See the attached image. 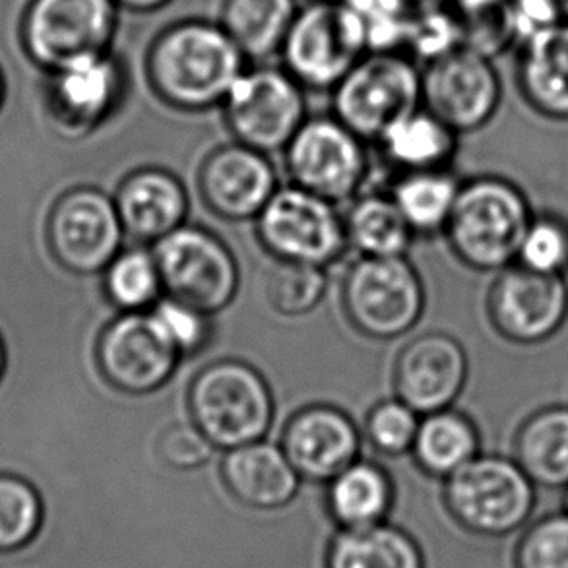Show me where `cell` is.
I'll return each mask as SVG.
<instances>
[{
    "instance_id": "cell-1",
    "label": "cell",
    "mask_w": 568,
    "mask_h": 568,
    "mask_svg": "<svg viewBox=\"0 0 568 568\" xmlns=\"http://www.w3.org/2000/svg\"><path fill=\"white\" fill-rule=\"evenodd\" d=\"M248 67L220 22L186 18L155 33L144 57L148 85L168 108L204 113L222 108Z\"/></svg>"
},
{
    "instance_id": "cell-2",
    "label": "cell",
    "mask_w": 568,
    "mask_h": 568,
    "mask_svg": "<svg viewBox=\"0 0 568 568\" xmlns=\"http://www.w3.org/2000/svg\"><path fill=\"white\" fill-rule=\"evenodd\" d=\"M186 409L191 422L223 453L268 437L276 419L268 381L243 359H217L202 367L189 384Z\"/></svg>"
},
{
    "instance_id": "cell-3",
    "label": "cell",
    "mask_w": 568,
    "mask_h": 568,
    "mask_svg": "<svg viewBox=\"0 0 568 568\" xmlns=\"http://www.w3.org/2000/svg\"><path fill=\"white\" fill-rule=\"evenodd\" d=\"M369 51L367 26L346 0H307L280 59L308 92H332Z\"/></svg>"
},
{
    "instance_id": "cell-4",
    "label": "cell",
    "mask_w": 568,
    "mask_h": 568,
    "mask_svg": "<svg viewBox=\"0 0 568 568\" xmlns=\"http://www.w3.org/2000/svg\"><path fill=\"white\" fill-rule=\"evenodd\" d=\"M331 93L332 115L378 144L392 124L423 108L422 67L406 51H369Z\"/></svg>"
},
{
    "instance_id": "cell-5",
    "label": "cell",
    "mask_w": 568,
    "mask_h": 568,
    "mask_svg": "<svg viewBox=\"0 0 568 568\" xmlns=\"http://www.w3.org/2000/svg\"><path fill=\"white\" fill-rule=\"evenodd\" d=\"M305 88L284 69L251 62L222 103L233 139L264 154L284 152L307 121Z\"/></svg>"
},
{
    "instance_id": "cell-6",
    "label": "cell",
    "mask_w": 568,
    "mask_h": 568,
    "mask_svg": "<svg viewBox=\"0 0 568 568\" xmlns=\"http://www.w3.org/2000/svg\"><path fill=\"white\" fill-rule=\"evenodd\" d=\"M342 307L365 338H402L419 323L425 308L422 277L406 256H357L342 282Z\"/></svg>"
},
{
    "instance_id": "cell-7",
    "label": "cell",
    "mask_w": 568,
    "mask_h": 568,
    "mask_svg": "<svg viewBox=\"0 0 568 568\" xmlns=\"http://www.w3.org/2000/svg\"><path fill=\"white\" fill-rule=\"evenodd\" d=\"M254 223L261 245L276 261L328 270L349 248L338 204L301 186L277 189Z\"/></svg>"
},
{
    "instance_id": "cell-8",
    "label": "cell",
    "mask_w": 568,
    "mask_h": 568,
    "mask_svg": "<svg viewBox=\"0 0 568 568\" xmlns=\"http://www.w3.org/2000/svg\"><path fill=\"white\" fill-rule=\"evenodd\" d=\"M163 295L206 315H220L235 301L241 272L235 254L212 231L185 223L152 245Z\"/></svg>"
},
{
    "instance_id": "cell-9",
    "label": "cell",
    "mask_w": 568,
    "mask_h": 568,
    "mask_svg": "<svg viewBox=\"0 0 568 568\" xmlns=\"http://www.w3.org/2000/svg\"><path fill=\"white\" fill-rule=\"evenodd\" d=\"M445 503L464 530L507 538L530 520L534 487L526 471L500 458H471L446 477Z\"/></svg>"
},
{
    "instance_id": "cell-10",
    "label": "cell",
    "mask_w": 568,
    "mask_h": 568,
    "mask_svg": "<svg viewBox=\"0 0 568 568\" xmlns=\"http://www.w3.org/2000/svg\"><path fill=\"white\" fill-rule=\"evenodd\" d=\"M115 0H31L23 18V43L47 72L82 57L115 49Z\"/></svg>"
},
{
    "instance_id": "cell-11",
    "label": "cell",
    "mask_w": 568,
    "mask_h": 568,
    "mask_svg": "<svg viewBox=\"0 0 568 568\" xmlns=\"http://www.w3.org/2000/svg\"><path fill=\"white\" fill-rule=\"evenodd\" d=\"M367 142L334 115L308 116L284 150L292 185L342 204L362 191L369 171Z\"/></svg>"
},
{
    "instance_id": "cell-12",
    "label": "cell",
    "mask_w": 568,
    "mask_h": 568,
    "mask_svg": "<svg viewBox=\"0 0 568 568\" xmlns=\"http://www.w3.org/2000/svg\"><path fill=\"white\" fill-rule=\"evenodd\" d=\"M126 237L115 199L95 186H77L59 196L47 220V245L70 274H103Z\"/></svg>"
},
{
    "instance_id": "cell-13",
    "label": "cell",
    "mask_w": 568,
    "mask_h": 568,
    "mask_svg": "<svg viewBox=\"0 0 568 568\" xmlns=\"http://www.w3.org/2000/svg\"><path fill=\"white\" fill-rule=\"evenodd\" d=\"M454 253L476 268H497L523 245L526 212L513 189L477 181L458 191L446 223Z\"/></svg>"
},
{
    "instance_id": "cell-14",
    "label": "cell",
    "mask_w": 568,
    "mask_h": 568,
    "mask_svg": "<svg viewBox=\"0 0 568 568\" xmlns=\"http://www.w3.org/2000/svg\"><path fill=\"white\" fill-rule=\"evenodd\" d=\"M129 74L121 54L82 57L47 74L45 116L64 136H84L123 103Z\"/></svg>"
},
{
    "instance_id": "cell-15",
    "label": "cell",
    "mask_w": 568,
    "mask_h": 568,
    "mask_svg": "<svg viewBox=\"0 0 568 568\" xmlns=\"http://www.w3.org/2000/svg\"><path fill=\"white\" fill-rule=\"evenodd\" d=\"M181 359L150 313H121L101 331L95 344L101 377L126 396L162 390Z\"/></svg>"
},
{
    "instance_id": "cell-16",
    "label": "cell",
    "mask_w": 568,
    "mask_h": 568,
    "mask_svg": "<svg viewBox=\"0 0 568 568\" xmlns=\"http://www.w3.org/2000/svg\"><path fill=\"white\" fill-rule=\"evenodd\" d=\"M423 108L454 132L474 131L499 101L497 72L484 54L458 45L422 67Z\"/></svg>"
},
{
    "instance_id": "cell-17",
    "label": "cell",
    "mask_w": 568,
    "mask_h": 568,
    "mask_svg": "<svg viewBox=\"0 0 568 568\" xmlns=\"http://www.w3.org/2000/svg\"><path fill=\"white\" fill-rule=\"evenodd\" d=\"M363 435L354 417L332 404L300 407L285 422L280 446L301 479L328 484L362 458Z\"/></svg>"
},
{
    "instance_id": "cell-18",
    "label": "cell",
    "mask_w": 568,
    "mask_h": 568,
    "mask_svg": "<svg viewBox=\"0 0 568 568\" xmlns=\"http://www.w3.org/2000/svg\"><path fill=\"white\" fill-rule=\"evenodd\" d=\"M277 189L276 168L268 154L237 140L214 148L200 165L202 202L225 222H254Z\"/></svg>"
},
{
    "instance_id": "cell-19",
    "label": "cell",
    "mask_w": 568,
    "mask_h": 568,
    "mask_svg": "<svg viewBox=\"0 0 568 568\" xmlns=\"http://www.w3.org/2000/svg\"><path fill=\"white\" fill-rule=\"evenodd\" d=\"M468 373L466 354L443 332H427L407 342L394 363V396L419 415L453 406Z\"/></svg>"
},
{
    "instance_id": "cell-20",
    "label": "cell",
    "mask_w": 568,
    "mask_h": 568,
    "mask_svg": "<svg viewBox=\"0 0 568 568\" xmlns=\"http://www.w3.org/2000/svg\"><path fill=\"white\" fill-rule=\"evenodd\" d=\"M113 199L126 237L144 245H155L185 225L191 210L183 181L162 168L132 171L119 183Z\"/></svg>"
},
{
    "instance_id": "cell-21",
    "label": "cell",
    "mask_w": 568,
    "mask_h": 568,
    "mask_svg": "<svg viewBox=\"0 0 568 568\" xmlns=\"http://www.w3.org/2000/svg\"><path fill=\"white\" fill-rule=\"evenodd\" d=\"M222 479L227 491L245 507L276 510L300 491L301 477L282 446L266 438L223 453Z\"/></svg>"
},
{
    "instance_id": "cell-22",
    "label": "cell",
    "mask_w": 568,
    "mask_h": 568,
    "mask_svg": "<svg viewBox=\"0 0 568 568\" xmlns=\"http://www.w3.org/2000/svg\"><path fill=\"white\" fill-rule=\"evenodd\" d=\"M567 292L551 274L510 272L500 280L493 308L499 326L518 338H539L561 323Z\"/></svg>"
},
{
    "instance_id": "cell-23",
    "label": "cell",
    "mask_w": 568,
    "mask_h": 568,
    "mask_svg": "<svg viewBox=\"0 0 568 568\" xmlns=\"http://www.w3.org/2000/svg\"><path fill=\"white\" fill-rule=\"evenodd\" d=\"M300 0H223L217 22L248 62L280 54L300 12Z\"/></svg>"
},
{
    "instance_id": "cell-24",
    "label": "cell",
    "mask_w": 568,
    "mask_h": 568,
    "mask_svg": "<svg viewBox=\"0 0 568 568\" xmlns=\"http://www.w3.org/2000/svg\"><path fill=\"white\" fill-rule=\"evenodd\" d=\"M344 223L347 245L357 256H406L414 241V230L399 212L390 192H371L357 196L344 215Z\"/></svg>"
},
{
    "instance_id": "cell-25",
    "label": "cell",
    "mask_w": 568,
    "mask_h": 568,
    "mask_svg": "<svg viewBox=\"0 0 568 568\" xmlns=\"http://www.w3.org/2000/svg\"><path fill=\"white\" fill-rule=\"evenodd\" d=\"M326 500L344 528H362L384 523L394 503V484L386 469L359 458L328 481Z\"/></svg>"
},
{
    "instance_id": "cell-26",
    "label": "cell",
    "mask_w": 568,
    "mask_h": 568,
    "mask_svg": "<svg viewBox=\"0 0 568 568\" xmlns=\"http://www.w3.org/2000/svg\"><path fill=\"white\" fill-rule=\"evenodd\" d=\"M328 568H425L422 549L390 524L344 528L332 541Z\"/></svg>"
},
{
    "instance_id": "cell-27",
    "label": "cell",
    "mask_w": 568,
    "mask_h": 568,
    "mask_svg": "<svg viewBox=\"0 0 568 568\" xmlns=\"http://www.w3.org/2000/svg\"><path fill=\"white\" fill-rule=\"evenodd\" d=\"M377 146L384 160L402 173L437 171L453 154L454 131L422 108L392 124Z\"/></svg>"
},
{
    "instance_id": "cell-28",
    "label": "cell",
    "mask_w": 568,
    "mask_h": 568,
    "mask_svg": "<svg viewBox=\"0 0 568 568\" xmlns=\"http://www.w3.org/2000/svg\"><path fill=\"white\" fill-rule=\"evenodd\" d=\"M523 80L530 100L549 115L568 116V22L526 43Z\"/></svg>"
},
{
    "instance_id": "cell-29",
    "label": "cell",
    "mask_w": 568,
    "mask_h": 568,
    "mask_svg": "<svg viewBox=\"0 0 568 568\" xmlns=\"http://www.w3.org/2000/svg\"><path fill=\"white\" fill-rule=\"evenodd\" d=\"M476 450L477 437L471 423L446 407L423 417L412 454L425 474L448 477L476 458Z\"/></svg>"
},
{
    "instance_id": "cell-30",
    "label": "cell",
    "mask_w": 568,
    "mask_h": 568,
    "mask_svg": "<svg viewBox=\"0 0 568 568\" xmlns=\"http://www.w3.org/2000/svg\"><path fill=\"white\" fill-rule=\"evenodd\" d=\"M390 196L414 233H435L450 220L458 186L438 170L414 171L402 173Z\"/></svg>"
},
{
    "instance_id": "cell-31",
    "label": "cell",
    "mask_w": 568,
    "mask_h": 568,
    "mask_svg": "<svg viewBox=\"0 0 568 568\" xmlns=\"http://www.w3.org/2000/svg\"><path fill=\"white\" fill-rule=\"evenodd\" d=\"M103 292L121 313H148L163 297L152 248L121 251L103 272Z\"/></svg>"
},
{
    "instance_id": "cell-32",
    "label": "cell",
    "mask_w": 568,
    "mask_h": 568,
    "mask_svg": "<svg viewBox=\"0 0 568 568\" xmlns=\"http://www.w3.org/2000/svg\"><path fill=\"white\" fill-rule=\"evenodd\" d=\"M520 462L526 476L536 484L568 485V412H547L526 427Z\"/></svg>"
},
{
    "instance_id": "cell-33",
    "label": "cell",
    "mask_w": 568,
    "mask_h": 568,
    "mask_svg": "<svg viewBox=\"0 0 568 568\" xmlns=\"http://www.w3.org/2000/svg\"><path fill=\"white\" fill-rule=\"evenodd\" d=\"M328 292L326 268L276 261L266 277V301L277 315L307 316L318 308Z\"/></svg>"
},
{
    "instance_id": "cell-34",
    "label": "cell",
    "mask_w": 568,
    "mask_h": 568,
    "mask_svg": "<svg viewBox=\"0 0 568 568\" xmlns=\"http://www.w3.org/2000/svg\"><path fill=\"white\" fill-rule=\"evenodd\" d=\"M43 524L38 489L14 474H0V554H14L36 539Z\"/></svg>"
},
{
    "instance_id": "cell-35",
    "label": "cell",
    "mask_w": 568,
    "mask_h": 568,
    "mask_svg": "<svg viewBox=\"0 0 568 568\" xmlns=\"http://www.w3.org/2000/svg\"><path fill=\"white\" fill-rule=\"evenodd\" d=\"M419 423V414L406 402L396 396L381 399L367 414L365 437L378 454L399 458L412 454Z\"/></svg>"
},
{
    "instance_id": "cell-36",
    "label": "cell",
    "mask_w": 568,
    "mask_h": 568,
    "mask_svg": "<svg viewBox=\"0 0 568 568\" xmlns=\"http://www.w3.org/2000/svg\"><path fill=\"white\" fill-rule=\"evenodd\" d=\"M163 336L170 339L171 346L178 349L181 357L194 355L206 349L207 342L214 334V316L206 315L200 308L191 307L183 301L163 295L154 307L148 311Z\"/></svg>"
},
{
    "instance_id": "cell-37",
    "label": "cell",
    "mask_w": 568,
    "mask_h": 568,
    "mask_svg": "<svg viewBox=\"0 0 568 568\" xmlns=\"http://www.w3.org/2000/svg\"><path fill=\"white\" fill-rule=\"evenodd\" d=\"M515 568H568V515L534 524L516 546Z\"/></svg>"
},
{
    "instance_id": "cell-38",
    "label": "cell",
    "mask_w": 568,
    "mask_h": 568,
    "mask_svg": "<svg viewBox=\"0 0 568 568\" xmlns=\"http://www.w3.org/2000/svg\"><path fill=\"white\" fill-rule=\"evenodd\" d=\"M458 28H460V45L468 47L484 57H491L515 39L510 14H508V0L499 7L460 12L456 10Z\"/></svg>"
},
{
    "instance_id": "cell-39",
    "label": "cell",
    "mask_w": 568,
    "mask_h": 568,
    "mask_svg": "<svg viewBox=\"0 0 568 568\" xmlns=\"http://www.w3.org/2000/svg\"><path fill=\"white\" fill-rule=\"evenodd\" d=\"M155 448L160 460L178 471L202 468L215 453V446L192 422L171 423L162 430Z\"/></svg>"
},
{
    "instance_id": "cell-40",
    "label": "cell",
    "mask_w": 568,
    "mask_h": 568,
    "mask_svg": "<svg viewBox=\"0 0 568 568\" xmlns=\"http://www.w3.org/2000/svg\"><path fill=\"white\" fill-rule=\"evenodd\" d=\"M523 258L534 272L551 274L567 256V239L551 223H538L526 231L520 245Z\"/></svg>"
},
{
    "instance_id": "cell-41",
    "label": "cell",
    "mask_w": 568,
    "mask_h": 568,
    "mask_svg": "<svg viewBox=\"0 0 568 568\" xmlns=\"http://www.w3.org/2000/svg\"><path fill=\"white\" fill-rule=\"evenodd\" d=\"M508 14L515 38L520 39L524 45L554 30L555 26L567 22L555 0H508Z\"/></svg>"
},
{
    "instance_id": "cell-42",
    "label": "cell",
    "mask_w": 568,
    "mask_h": 568,
    "mask_svg": "<svg viewBox=\"0 0 568 568\" xmlns=\"http://www.w3.org/2000/svg\"><path fill=\"white\" fill-rule=\"evenodd\" d=\"M173 0H115L116 7L132 14H154L170 7Z\"/></svg>"
},
{
    "instance_id": "cell-43",
    "label": "cell",
    "mask_w": 568,
    "mask_h": 568,
    "mask_svg": "<svg viewBox=\"0 0 568 568\" xmlns=\"http://www.w3.org/2000/svg\"><path fill=\"white\" fill-rule=\"evenodd\" d=\"M398 2L409 16V22L414 20L415 16L425 14V12L438 10V8L453 7V0H398Z\"/></svg>"
},
{
    "instance_id": "cell-44",
    "label": "cell",
    "mask_w": 568,
    "mask_h": 568,
    "mask_svg": "<svg viewBox=\"0 0 568 568\" xmlns=\"http://www.w3.org/2000/svg\"><path fill=\"white\" fill-rule=\"evenodd\" d=\"M503 2H507V0H453V8L460 12H474V10L499 7Z\"/></svg>"
},
{
    "instance_id": "cell-45",
    "label": "cell",
    "mask_w": 568,
    "mask_h": 568,
    "mask_svg": "<svg viewBox=\"0 0 568 568\" xmlns=\"http://www.w3.org/2000/svg\"><path fill=\"white\" fill-rule=\"evenodd\" d=\"M12 2H14L16 8H18V16H20V39H18V45H16L14 54H12V57H10V59H8V61L4 62V64H0V69H2V67H7V64H10V62L14 61L16 57H18V54H20V51H22V22H23L22 7H20V4H18V0H12Z\"/></svg>"
},
{
    "instance_id": "cell-46",
    "label": "cell",
    "mask_w": 568,
    "mask_h": 568,
    "mask_svg": "<svg viewBox=\"0 0 568 568\" xmlns=\"http://www.w3.org/2000/svg\"><path fill=\"white\" fill-rule=\"evenodd\" d=\"M4 371H7V347H4V342L0 338V381L4 377Z\"/></svg>"
},
{
    "instance_id": "cell-47",
    "label": "cell",
    "mask_w": 568,
    "mask_h": 568,
    "mask_svg": "<svg viewBox=\"0 0 568 568\" xmlns=\"http://www.w3.org/2000/svg\"><path fill=\"white\" fill-rule=\"evenodd\" d=\"M4 100H7V85H4V78H2V72H0V111L4 108Z\"/></svg>"
},
{
    "instance_id": "cell-48",
    "label": "cell",
    "mask_w": 568,
    "mask_h": 568,
    "mask_svg": "<svg viewBox=\"0 0 568 568\" xmlns=\"http://www.w3.org/2000/svg\"><path fill=\"white\" fill-rule=\"evenodd\" d=\"M557 7L561 8L562 18L568 22V0H555Z\"/></svg>"
},
{
    "instance_id": "cell-49",
    "label": "cell",
    "mask_w": 568,
    "mask_h": 568,
    "mask_svg": "<svg viewBox=\"0 0 568 568\" xmlns=\"http://www.w3.org/2000/svg\"><path fill=\"white\" fill-rule=\"evenodd\" d=\"M567 510H568V493H567Z\"/></svg>"
}]
</instances>
